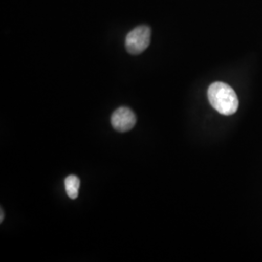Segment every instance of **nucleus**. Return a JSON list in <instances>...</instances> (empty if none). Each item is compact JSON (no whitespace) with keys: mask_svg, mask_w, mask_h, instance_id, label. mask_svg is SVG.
I'll return each instance as SVG.
<instances>
[{"mask_svg":"<svg viewBox=\"0 0 262 262\" xmlns=\"http://www.w3.org/2000/svg\"><path fill=\"white\" fill-rule=\"evenodd\" d=\"M208 99L215 111L225 116L233 115L239 107V100L234 90L222 82H215L209 86Z\"/></svg>","mask_w":262,"mask_h":262,"instance_id":"obj_1","label":"nucleus"},{"mask_svg":"<svg viewBox=\"0 0 262 262\" xmlns=\"http://www.w3.org/2000/svg\"><path fill=\"white\" fill-rule=\"evenodd\" d=\"M150 28L140 26L132 29L125 38V49L131 55H139L149 47Z\"/></svg>","mask_w":262,"mask_h":262,"instance_id":"obj_2","label":"nucleus"},{"mask_svg":"<svg viewBox=\"0 0 262 262\" xmlns=\"http://www.w3.org/2000/svg\"><path fill=\"white\" fill-rule=\"evenodd\" d=\"M136 116L132 110L126 107H121L113 113L111 123L116 130L126 132L136 124Z\"/></svg>","mask_w":262,"mask_h":262,"instance_id":"obj_3","label":"nucleus"},{"mask_svg":"<svg viewBox=\"0 0 262 262\" xmlns=\"http://www.w3.org/2000/svg\"><path fill=\"white\" fill-rule=\"evenodd\" d=\"M66 193L69 198L76 199L79 194L80 180L75 175H70L64 180Z\"/></svg>","mask_w":262,"mask_h":262,"instance_id":"obj_4","label":"nucleus"},{"mask_svg":"<svg viewBox=\"0 0 262 262\" xmlns=\"http://www.w3.org/2000/svg\"><path fill=\"white\" fill-rule=\"evenodd\" d=\"M3 217H4V212H3V210H1V219H0V223H2V222H3Z\"/></svg>","mask_w":262,"mask_h":262,"instance_id":"obj_5","label":"nucleus"}]
</instances>
